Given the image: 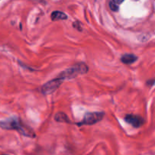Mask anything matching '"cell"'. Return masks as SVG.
Segmentation results:
<instances>
[{"label": "cell", "mask_w": 155, "mask_h": 155, "mask_svg": "<svg viewBox=\"0 0 155 155\" xmlns=\"http://www.w3.org/2000/svg\"><path fill=\"white\" fill-rule=\"evenodd\" d=\"M1 127L5 130H17L24 136H28V137H34L35 136V135L33 134V132L24 127L21 124V121L16 117H11L8 119L2 120Z\"/></svg>", "instance_id": "6da1fadb"}, {"label": "cell", "mask_w": 155, "mask_h": 155, "mask_svg": "<svg viewBox=\"0 0 155 155\" xmlns=\"http://www.w3.org/2000/svg\"><path fill=\"white\" fill-rule=\"evenodd\" d=\"M89 71V68L85 63H78L77 64L74 65L71 68L62 71L58 75L59 77L62 79L63 80L66 79H73L75 78L80 74H86Z\"/></svg>", "instance_id": "7a4b0ae2"}, {"label": "cell", "mask_w": 155, "mask_h": 155, "mask_svg": "<svg viewBox=\"0 0 155 155\" xmlns=\"http://www.w3.org/2000/svg\"><path fill=\"white\" fill-rule=\"evenodd\" d=\"M104 116V112H91L85 114L84 117L80 123H79V126L82 125H94L97 123L100 122L103 119Z\"/></svg>", "instance_id": "3957f363"}, {"label": "cell", "mask_w": 155, "mask_h": 155, "mask_svg": "<svg viewBox=\"0 0 155 155\" xmlns=\"http://www.w3.org/2000/svg\"><path fill=\"white\" fill-rule=\"evenodd\" d=\"M63 81L64 80L58 76L56 78L53 79V80H50V81L45 83L42 86L41 92H42V93L43 95H48V94L52 93L53 92H54L61 85Z\"/></svg>", "instance_id": "277c9868"}, {"label": "cell", "mask_w": 155, "mask_h": 155, "mask_svg": "<svg viewBox=\"0 0 155 155\" xmlns=\"http://www.w3.org/2000/svg\"><path fill=\"white\" fill-rule=\"evenodd\" d=\"M125 121L133 126L135 128H139L141 127L145 123V120L142 117L139 116V115H134V114H127L124 118Z\"/></svg>", "instance_id": "5b68a950"}, {"label": "cell", "mask_w": 155, "mask_h": 155, "mask_svg": "<svg viewBox=\"0 0 155 155\" xmlns=\"http://www.w3.org/2000/svg\"><path fill=\"white\" fill-rule=\"evenodd\" d=\"M137 56L133 54H125L121 57L120 60L125 64H131L137 61Z\"/></svg>", "instance_id": "8992f818"}, {"label": "cell", "mask_w": 155, "mask_h": 155, "mask_svg": "<svg viewBox=\"0 0 155 155\" xmlns=\"http://www.w3.org/2000/svg\"><path fill=\"white\" fill-rule=\"evenodd\" d=\"M51 19L52 21H59V20H66L68 19V16L64 12H59V11H54L51 13Z\"/></svg>", "instance_id": "52a82bcc"}, {"label": "cell", "mask_w": 155, "mask_h": 155, "mask_svg": "<svg viewBox=\"0 0 155 155\" xmlns=\"http://www.w3.org/2000/svg\"><path fill=\"white\" fill-rule=\"evenodd\" d=\"M54 120L57 122H62V123H69L70 120L68 117L64 113H58L54 116Z\"/></svg>", "instance_id": "ba28073f"}, {"label": "cell", "mask_w": 155, "mask_h": 155, "mask_svg": "<svg viewBox=\"0 0 155 155\" xmlns=\"http://www.w3.org/2000/svg\"><path fill=\"white\" fill-rule=\"evenodd\" d=\"M109 7H110V8L111 9L112 11H114V12H117L118 9H119L118 5H117L116 3L114 2L113 1H110V2H109Z\"/></svg>", "instance_id": "9c48e42d"}, {"label": "cell", "mask_w": 155, "mask_h": 155, "mask_svg": "<svg viewBox=\"0 0 155 155\" xmlns=\"http://www.w3.org/2000/svg\"><path fill=\"white\" fill-rule=\"evenodd\" d=\"M112 1H113L114 3H116L117 5H120L121 4V3L124 2V0H112Z\"/></svg>", "instance_id": "30bf717a"}, {"label": "cell", "mask_w": 155, "mask_h": 155, "mask_svg": "<svg viewBox=\"0 0 155 155\" xmlns=\"http://www.w3.org/2000/svg\"><path fill=\"white\" fill-rule=\"evenodd\" d=\"M133 1H139V0H133Z\"/></svg>", "instance_id": "8fae6325"}, {"label": "cell", "mask_w": 155, "mask_h": 155, "mask_svg": "<svg viewBox=\"0 0 155 155\" xmlns=\"http://www.w3.org/2000/svg\"><path fill=\"white\" fill-rule=\"evenodd\" d=\"M2 155H9V154H2Z\"/></svg>", "instance_id": "7c38bea8"}]
</instances>
